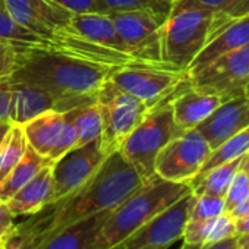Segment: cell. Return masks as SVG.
<instances>
[{"label":"cell","mask_w":249,"mask_h":249,"mask_svg":"<svg viewBox=\"0 0 249 249\" xmlns=\"http://www.w3.org/2000/svg\"><path fill=\"white\" fill-rule=\"evenodd\" d=\"M144 183L119 150L110 153L97 172L76 191L54 199L14 226L5 249H37L47 239L92 214L114 208Z\"/></svg>","instance_id":"obj_1"},{"label":"cell","mask_w":249,"mask_h":249,"mask_svg":"<svg viewBox=\"0 0 249 249\" xmlns=\"http://www.w3.org/2000/svg\"><path fill=\"white\" fill-rule=\"evenodd\" d=\"M0 5L19 25L47 40L53 53L110 69L141 63L129 54L101 47L82 37L72 24L75 14L49 0H0Z\"/></svg>","instance_id":"obj_2"},{"label":"cell","mask_w":249,"mask_h":249,"mask_svg":"<svg viewBox=\"0 0 249 249\" xmlns=\"http://www.w3.org/2000/svg\"><path fill=\"white\" fill-rule=\"evenodd\" d=\"M114 69L52 52L22 53L19 68L11 79L38 85L65 106V111L94 103L101 85Z\"/></svg>","instance_id":"obj_3"},{"label":"cell","mask_w":249,"mask_h":249,"mask_svg":"<svg viewBox=\"0 0 249 249\" xmlns=\"http://www.w3.org/2000/svg\"><path fill=\"white\" fill-rule=\"evenodd\" d=\"M189 192V183L170 182L154 175L110 211L100 231L101 249L120 243Z\"/></svg>","instance_id":"obj_4"},{"label":"cell","mask_w":249,"mask_h":249,"mask_svg":"<svg viewBox=\"0 0 249 249\" xmlns=\"http://www.w3.org/2000/svg\"><path fill=\"white\" fill-rule=\"evenodd\" d=\"M214 31V12L192 0H175L161 28V62L188 72Z\"/></svg>","instance_id":"obj_5"},{"label":"cell","mask_w":249,"mask_h":249,"mask_svg":"<svg viewBox=\"0 0 249 249\" xmlns=\"http://www.w3.org/2000/svg\"><path fill=\"white\" fill-rule=\"evenodd\" d=\"M172 98L150 107L119 147L120 154L134 166L144 182L156 175V159L161 148L175 137L185 132L175 122Z\"/></svg>","instance_id":"obj_6"},{"label":"cell","mask_w":249,"mask_h":249,"mask_svg":"<svg viewBox=\"0 0 249 249\" xmlns=\"http://www.w3.org/2000/svg\"><path fill=\"white\" fill-rule=\"evenodd\" d=\"M110 81L141 100L148 108L172 98L189 84L188 72L166 65L135 63L114 69Z\"/></svg>","instance_id":"obj_7"},{"label":"cell","mask_w":249,"mask_h":249,"mask_svg":"<svg viewBox=\"0 0 249 249\" xmlns=\"http://www.w3.org/2000/svg\"><path fill=\"white\" fill-rule=\"evenodd\" d=\"M95 101L103 119L101 144L104 151L110 154L119 150L123 140L141 122L148 107L132 94L113 84L110 76L98 89Z\"/></svg>","instance_id":"obj_8"},{"label":"cell","mask_w":249,"mask_h":249,"mask_svg":"<svg viewBox=\"0 0 249 249\" xmlns=\"http://www.w3.org/2000/svg\"><path fill=\"white\" fill-rule=\"evenodd\" d=\"M188 79L191 87L217 94L223 101L245 94L249 85V44L188 72Z\"/></svg>","instance_id":"obj_9"},{"label":"cell","mask_w":249,"mask_h":249,"mask_svg":"<svg viewBox=\"0 0 249 249\" xmlns=\"http://www.w3.org/2000/svg\"><path fill=\"white\" fill-rule=\"evenodd\" d=\"M126 53L141 63L161 62V28L167 17L147 11L110 14Z\"/></svg>","instance_id":"obj_10"},{"label":"cell","mask_w":249,"mask_h":249,"mask_svg":"<svg viewBox=\"0 0 249 249\" xmlns=\"http://www.w3.org/2000/svg\"><path fill=\"white\" fill-rule=\"evenodd\" d=\"M211 148L196 129L169 141L156 159V175L170 182L189 183L201 170Z\"/></svg>","instance_id":"obj_11"},{"label":"cell","mask_w":249,"mask_h":249,"mask_svg":"<svg viewBox=\"0 0 249 249\" xmlns=\"http://www.w3.org/2000/svg\"><path fill=\"white\" fill-rule=\"evenodd\" d=\"M28 145L52 163L76 147V131L71 113L46 111L22 124Z\"/></svg>","instance_id":"obj_12"},{"label":"cell","mask_w":249,"mask_h":249,"mask_svg":"<svg viewBox=\"0 0 249 249\" xmlns=\"http://www.w3.org/2000/svg\"><path fill=\"white\" fill-rule=\"evenodd\" d=\"M194 201L195 195L192 192L186 194L117 245L132 248L156 246L169 249L175 242L183 237Z\"/></svg>","instance_id":"obj_13"},{"label":"cell","mask_w":249,"mask_h":249,"mask_svg":"<svg viewBox=\"0 0 249 249\" xmlns=\"http://www.w3.org/2000/svg\"><path fill=\"white\" fill-rule=\"evenodd\" d=\"M108 154L104 151L101 138L84 145H76L52 164L53 201L79 189L103 164Z\"/></svg>","instance_id":"obj_14"},{"label":"cell","mask_w":249,"mask_h":249,"mask_svg":"<svg viewBox=\"0 0 249 249\" xmlns=\"http://www.w3.org/2000/svg\"><path fill=\"white\" fill-rule=\"evenodd\" d=\"M249 126V97H239L223 101L204 122L195 128L208 142L211 151L220 144Z\"/></svg>","instance_id":"obj_15"},{"label":"cell","mask_w":249,"mask_h":249,"mask_svg":"<svg viewBox=\"0 0 249 249\" xmlns=\"http://www.w3.org/2000/svg\"><path fill=\"white\" fill-rule=\"evenodd\" d=\"M170 103L176 124L182 131H189L204 122L223 103V98L217 94L196 89L188 84L175 94Z\"/></svg>","instance_id":"obj_16"},{"label":"cell","mask_w":249,"mask_h":249,"mask_svg":"<svg viewBox=\"0 0 249 249\" xmlns=\"http://www.w3.org/2000/svg\"><path fill=\"white\" fill-rule=\"evenodd\" d=\"M249 44V15L230 19L221 27H218L195 60L191 63L188 72L198 71L215 60L217 57L230 53L236 49L245 47Z\"/></svg>","instance_id":"obj_17"},{"label":"cell","mask_w":249,"mask_h":249,"mask_svg":"<svg viewBox=\"0 0 249 249\" xmlns=\"http://www.w3.org/2000/svg\"><path fill=\"white\" fill-rule=\"evenodd\" d=\"M11 82L14 89L12 123L22 126V124H25L36 116L50 110L66 113L62 100L52 94L50 91L25 81L11 79Z\"/></svg>","instance_id":"obj_18"},{"label":"cell","mask_w":249,"mask_h":249,"mask_svg":"<svg viewBox=\"0 0 249 249\" xmlns=\"http://www.w3.org/2000/svg\"><path fill=\"white\" fill-rule=\"evenodd\" d=\"M111 210L100 211L68 226L37 249H101L100 231Z\"/></svg>","instance_id":"obj_19"},{"label":"cell","mask_w":249,"mask_h":249,"mask_svg":"<svg viewBox=\"0 0 249 249\" xmlns=\"http://www.w3.org/2000/svg\"><path fill=\"white\" fill-rule=\"evenodd\" d=\"M53 201V172L52 164L40 170L25 183L11 199L6 201L14 217L31 215Z\"/></svg>","instance_id":"obj_20"},{"label":"cell","mask_w":249,"mask_h":249,"mask_svg":"<svg viewBox=\"0 0 249 249\" xmlns=\"http://www.w3.org/2000/svg\"><path fill=\"white\" fill-rule=\"evenodd\" d=\"M72 24L76 31L87 40L101 47L128 54L110 15L100 12L75 14L72 18Z\"/></svg>","instance_id":"obj_21"},{"label":"cell","mask_w":249,"mask_h":249,"mask_svg":"<svg viewBox=\"0 0 249 249\" xmlns=\"http://www.w3.org/2000/svg\"><path fill=\"white\" fill-rule=\"evenodd\" d=\"M0 41H5L17 47L19 52H52V44L34 34L28 28L19 25L0 5Z\"/></svg>","instance_id":"obj_22"},{"label":"cell","mask_w":249,"mask_h":249,"mask_svg":"<svg viewBox=\"0 0 249 249\" xmlns=\"http://www.w3.org/2000/svg\"><path fill=\"white\" fill-rule=\"evenodd\" d=\"M49 164L53 163L46 157L40 156L36 150H33L28 145L21 161L14 167L8 178L0 183V201L6 202L8 199H11L25 183H28L40 170H43Z\"/></svg>","instance_id":"obj_23"},{"label":"cell","mask_w":249,"mask_h":249,"mask_svg":"<svg viewBox=\"0 0 249 249\" xmlns=\"http://www.w3.org/2000/svg\"><path fill=\"white\" fill-rule=\"evenodd\" d=\"M240 159L227 161L224 164H220L211 170H208L207 173H204L199 178H195L189 182V186L192 189L194 195H217V196H223L226 195L237 169L240 164Z\"/></svg>","instance_id":"obj_24"},{"label":"cell","mask_w":249,"mask_h":249,"mask_svg":"<svg viewBox=\"0 0 249 249\" xmlns=\"http://www.w3.org/2000/svg\"><path fill=\"white\" fill-rule=\"evenodd\" d=\"M76 131V145H84L103 135V119L97 101L69 111Z\"/></svg>","instance_id":"obj_25"},{"label":"cell","mask_w":249,"mask_h":249,"mask_svg":"<svg viewBox=\"0 0 249 249\" xmlns=\"http://www.w3.org/2000/svg\"><path fill=\"white\" fill-rule=\"evenodd\" d=\"M248 151H249V126L245 128L243 131H240L239 134L233 135L231 138H229L223 144H220L217 148H214L211 151V154L208 156L207 161L204 163V166L201 167L199 173L195 178L202 176L204 173H207L208 170H211V169H214V167H217L220 164H224L227 161L240 159Z\"/></svg>","instance_id":"obj_26"},{"label":"cell","mask_w":249,"mask_h":249,"mask_svg":"<svg viewBox=\"0 0 249 249\" xmlns=\"http://www.w3.org/2000/svg\"><path fill=\"white\" fill-rule=\"evenodd\" d=\"M28 148V141L21 124H12L2 147H0V183L21 161Z\"/></svg>","instance_id":"obj_27"},{"label":"cell","mask_w":249,"mask_h":249,"mask_svg":"<svg viewBox=\"0 0 249 249\" xmlns=\"http://www.w3.org/2000/svg\"><path fill=\"white\" fill-rule=\"evenodd\" d=\"M175 0H95L97 12L100 14H117L147 11L161 17H167Z\"/></svg>","instance_id":"obj_28"},{"label":"cell","mask_w":249,"mask_h":249,"mask_svg":"<svg viewBox=\"0 0 249 249\" xmlns=\"http://www.w3.org/2000/svg\"><path fill=\"white\" fill-rule=\"evenodd\" d=\"M215 15V30L230 19L249 15V0H192Z\"/></svg>","instance_id":"obj_29"},{"label":"cell","mask_w":249,"mask_h":249,"mask_svg":"<svg viewBox=\"0 0 249 249\" xmlns=\"http://www.w3.org/2000/svg\"><path fill=\"white\" fill-rule=\"evenodd\" d=\"M226 213L224 198L217 195H195L189 220H208Z\"/></svg>","instance_id":"obj_30"},{"label":"cell","mask_w":249,"mask_h":249,"mask_svg":"<svg viewBox=\"0 0 249 249\" xmlns=\"http://www.w3.org/2000/svg\"><path fill=\"white\" fill-rule=\"evenodd\" d=\"M248 192H249V173L245 169L239 167L224 195L226 213H230Z\"/></svg>","instance_id":"obj_31"},{"label":"cell","mask_w":249,"mask_h":249,"mask_svg":"<svg viewBox=\"0 0 249 249\" xmlns=\"http://www.w3.org/2000/svg\"><path fill=\"white\" fill-rule=\"evenodd\" d=\"M22 53L9 43L0 41V84L11 79L14 72L19 68Z\"/></svg>","instance_id":"obj_32"},{"label":"cell","mask_w":249,"mask_h":249,"mask_svg":"<svg viewBox=\"0 0 249 249\" xmlns=\"http://www.w3.org/2000/svg\"><path fill=\"white\" fill-rule=\"evenodd\" d=\"M236 234H237L236 233V220L229 213H223V214L211 218L210 233H208L205 245L215 243V242L233 237Z\"/></svg>","instance_id":"obj_33"},{"label":"cell","mask_w":249,"mask_h":249,"mask_svg":"<svg viewBox=\"0 0 249 249\" xmlns=\"http://www.w3.org/2000/svg\"><path fill=\"white\" fill-rule=\"evenodd\" d=\"M14 114V89L11 79L0 84V122L11 120Z\"/></svg>","instance_id":"obj_34"},{"label":"cell","mask_w":249,"mask_h":249,"mask_svg":"<svg viewBox=\"0 0 249 249\" xmlns=\"http://www.w3.org/2000/svg\"><path fill=\"white\" fill-rule=\"evenodd\" d=\"M49 2H52L72 14L97 12L95 0H49Z\"/></svg>","instance_id":"obj_35"},{"label":"cell","mask_w":249,"mask_h":249,"mask_svg":"<svg viewBox=\"0 0 249 249\" xmlns=\"http://www.w3.org/2000/svg\"><path fill=\"white\" fill-rule=\"evenodd\" d=\"M14 218L15 217L8 208L6 202L0 201V243H3L11 234V231L14 230V226H15Z\"/></svg>","instance_id":"obj_36"},{"label":"cell","mask_w":249,"mask_h":249,"mask_svg":"<svg viewBox=\"0 0 249 249\" xmlns=\"http://www.w3.org/2000/svg\"><path fill=\"white\" fill-rule=\"evenodd\" d=\"M237 243V234L215 243H208V245H189V243H182L180 249H234Z\"/></svg>","instance_id":"obj_37"},{"label":"cell","mask_w":249,"mask_h":249,"mask_svg":"<svg viewBox=\"0 0 249 249\" xmlns=\"http://www.w3.org/2000/svg\"><path fill=\"white\" fill-rule=\"evenodd\" d=\"M229 214H230L234 220H237V218H240V217L249 214V192L242 198V201H240Z\"/></svg>","instance_id":"obj_38"},{"label":"cell","mask_w":249,"mask_h":249,"mask_svg":"<svg viewBox=\"0 0 249 249\" xmlns=\"http://www.w3.org/2000/svg\"><path fill=\"white\" fill-rule=\"evenodd\" d=\"M236 233L237 234H249V214L236 220Z\"/></svg>","instance_id":"obj_39"},{"label":"cell","mask_w":249,"mask_h":249,"mask_svg":"<svg viewBox=\"0 0 249 249\" xmlns=\"http://www.w3.org/2000/svg\"><path fill=\"white\" fill-rule=\"evenodd\" d=\"M12 124L14 123L11 120L0 122V147H2V144H3V141H5V138H6L8 132H9V129L12 128Z\"/></svg>","instance_id":"obj_40"},{"label":"cell","mask_w":249,"mask_h":249,"mask_svg":"<svg viewBox=\"0 0 249 249\" xmlns=\"http://www.w3.org/2000/svg\"><path fill=\"white\" fill-rule=\"evenodd\" d=\"M234 249H249V234H237V243Z\"/></svg>","instance_id":"obj_41"},{"label":"cell","mask_w":249,"mask_h":249,"mask_svg":"<svg viewBox=\"0 0 249 249\" xmlns=\"http://www.w3.org/2000/svg\"><path fill=\"white\" fill-rule=\"evenodd\" d=\"M108 249H166V248H156V246H141V248H132V246H122V245H114Z\"/></svg>","instance_id":"obj_42"},{"label":"cell","mask_w":249,"mask_h":249,"mask_svg":"<svg viewBox=\"0 0 249 249\" xmlns=\"http://www.w3.org/2000/svg\"><path fill=\"white\" fill-rule=\"evenodd\" d=\"M239 167H242V169H245L248 173H249V151L242 157V160H240V164H239Z\"/></svg>","instance_id":"obj_43"},{"label":"cell","mask_w":249,"mask_h":249,"mask_svg":"<svg viewBox=\"0 0 249 249\" xmlns=\"http://www.w3.org/2000/svg\"><path fill=\"white\" fill-rule=\"evenodd\" d=\"M245 94H246V97H249V85L246 87V91H245Z\"/></svg>","instance_id":"obj_44"},{"label":"cell","mask_w":249,"mask_h":249,"mask_svg":"<svg viewBox=\"0 0 249 249\" xmlns=\"http://www.w3.org/2000/svg\"><path fill=\"white\" fill-rule=\"evenodd\" d=\"M0 249H5V248H3V243H0Z\"/></svg>","instance_id":"obj_45"},{"label":"cell","mask_w":249,"mask_h":249,"mask_svg":"<svg viewBox=\"0 0 249 249\" xmlns=\"http://www.w3.org/2000/svg\"><path fill=\"white\" fill-rule=\"evenodd\" d=\"M179 249H180V248H179Z\"/></svg>","instance_id":"obj_46"}]
</instances>
